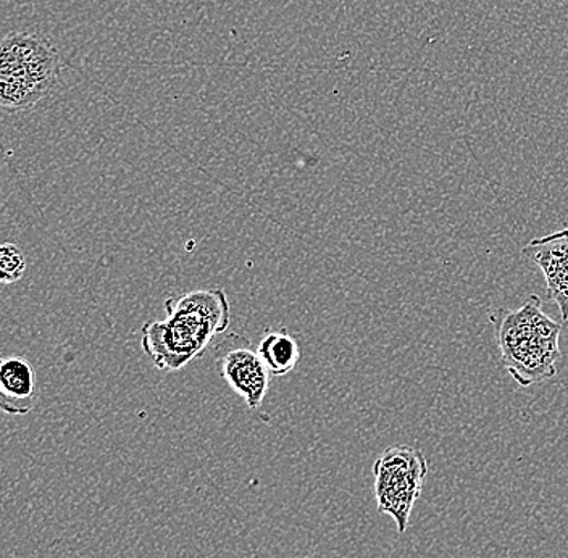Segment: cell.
I'll list each match as a JSON object with an SVG mask.
<instances>
[{
	"label": "cell",
	"mask_w": 568,
	"mask_h": 558,
	"mask_svg": "<svg viewBox=\"0 0 568 558\" xmlns=\"http://www.w3.org/2000/svg\"><path fill=\"white\" fill-rule=\"evenodd\" d=\"M165 318L148 322L141 347L154 367L180 372L204 354L230 326V302L223 290H197L165 301Z\"/></svg>",
	"instance_id": "6da1fadb"
},
{
	"label": "cell",
	"mask_w": 568,
	"mask_h": 558,
	"mask_svg": "<svg viewBox=\"0 0 568 558\" xmlns=\"http://www.w3.org/2000/svg\"><path fill=\"white\" fill-rule=\"evenodd\" d=\"M489 319L496 328L504 368L521 387L557 375L562 325L542 312L541 298L528 297L518 311L496 308Z\"/></svg>",
	"instance_id": "7a4b0ae2"
},
{
	"label": "cell",
	"mask_w": 568,
	"mask_h": 558,
	"mask_svg": "<svg viewBox=\"0 0 568 558\" xmlns=\"http://www.w3.org/2000/svg\"><path fill=\"white\" fill-rule=\"evenodd\" d=\"M60 57L44 35L12 33L0 41V110L24 112L51 94Z\"/></svg>",
	"instance_id": "3957f363"
},
{
	"label": "cell",
	"mask_w": 568,
	"mask_h": 558,
	"mask_svg": "<svg viewBox=\"0 0 568 558\" xmlns=\"http://www.w3.org/2000/svg\"><path fill=\"white\" fill-rule=\"evenodd\" d=\"M426 473L425 455L410 446L389 447L373 465L378 510L396 521L400 535L408 528L412 510L424 489Z\"/></svg>",
	"instance_id": "277c9868"
},
{
	"label": "cell",
	"mask_w": 568,
	"mask_h": 558,
	"mask_svg": "<svg viewBox=\"0 0 568 558\" xmlns=\"http://www.w3.org/2000/svg\"><path fill=\"white\" fill-rule=\"evenodd\" d=\"M220 373L231 389L246 402L248 410H258L268 394V372L257 349H252L246 337L229 334L220 343L219 349Z\"/></svg>",
	"instance_id": "5b68a950"
},
{
	"label": "cell",
	"mask_w": 568,
	"mask_h": 558,
	"mask_svg": "<svg viewBox=\"0 0 568 558\" xmlns=\"http://www.w3.org/2000/svg\"><path fill=\"white\" fill-rule=\"evenodd\" d=\"M521 254L541 268L548 283L550 301L559 305L564 322L568 319V227L559 233L532 240Z\"/></svg>",
	"instance_id": "8992f818"
},
{
	"label": "cell",
	"mask_w": 568,
	"mask_h": 558,
	"mask_svg": "<svg viewBox=\"0 0 568 558\" xmlns=\"http://www.w3.org/2000/svg\"><path fill=\"white\" fill-rule=\"evenodd\" d=\"M38 383L33 365L24 358L0 357V412L28 415L34 408Z\"/></svg>",
	"instance_id": "52a82bcc"
},
{
	"label": "cell",
	"mask_w": 568,
	"mask_h": 558,
	"mask_svg": "<svg viewBox=\"0 0 568 558\" xmlns=\"http://www.w3.org/2000/svg\"><path fill=\"white\" fill-rule=\"evenodd\" d=\"M257 352L273 376L287 375L301 361L300 343L287 329H266Z\"/></svg>",
	"instance_id": "ba28073f"
},
{
	"label": "cell",
	"mask_w": 568,
	"mask_h": 558,
	"mask_svg": "<svg viewBox=\"0 0 568 558\" xmlns=\"http://www.w3.org/2000/svg\"><path fill=\"white\" fill-rule=\"evenodd\" d=\"M27 257L24 252L13 243L0 244V284L17 283L27 273Z\"/></svg>",
	"instance_id": "9c48e42d"
}]
</instances>
